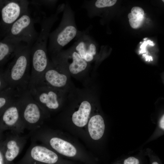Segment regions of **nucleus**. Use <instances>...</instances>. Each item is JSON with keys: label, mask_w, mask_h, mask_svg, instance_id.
<instances>
[{"label": "nucleus", "mask_w": 164, "mask_h": 164, "mask_svg": "<svg viewBox=\"0 0 164 164\" xmlns=\"http://www.w3.org/2000/svg\"><path fill=\"white\" fill-rule=\"evenodd\" d=\"M79 105L78 110L72 114L73 123L79 127H83L87 124L92 110L91 100L93 99L90 87L82 89L77 88Z\"/></svg>", "instance_id": "nucleus-9"}, {"label": "nucleus", "mask_w": 164, "mask_h": 164, "mask_svg": "<svg viewBox=\"0 0 164 164\" xmlns=\"http://www.w3.org/2000/svg\"><path fill=\"white\" fill-rule=\"evenodd\" d=\"M6 42H0V63L9 57H13L18 51L27 45L22 42L8 38Z\"/></svg>", "instance_id": "nucleus-14"}, {"label": "nucleus", "mask_w": 164, "mask_h": 164, "mask_svg": "<svg viewBox=\"0 0 164 164\" xmlns=\"http://www.w3.org/2000/svg\"><path fill=\"white\" fill-rule=\"evenodd\" d=\"M160 126L162 129H164V116H162L160 120L159 123Z\"/></svg>", "instance_id": "nucleus-23"}, {"label": "nucleus", "mask_w": 164, "mask_h": 164, "mask_svg": "<svg viewBox=\"0 0 164 164\" xmlns=\"http://www.w3.org/2000/svg\"><path fill=\"white\" fill-rule=\"evenodd\" d=\"M79 38L73 47L80 56L90 64L96 54L95 45L87 35H83Z\"/></svg>", "instance_id": "nucleus-13"}, {"label": "nucleus", "mask_w": 164, "mask_h": 164, "mask_svg": "<svg viewBox=\"0 0 164 164\" xmlns=\"http://www.w3.org/2000/svg\"><path fill=\"white\" fill-rule=\"evenodd\" d=\"M30 47L26 46L15 54L8 68L3 72L9 87L19 93L28 89L31 69Z\"/></svg>", "instance_id": "nucleus-1"}, {"label": "nucleus", "mask_w": 164, "mask_h": 164, "mask_svg": "<svg viewBox=\"0 0 164 164\" xmlns=\"http://www.w3.org/2000/svg\"><path fill=\"white\" fill-rule=\"evenodd\" d=\"M19 96L6 108L0 117V129L3 132L10 130L12 132L20 134L25 129L20 112Z\"/></svg>", "instance_id": "nucleus-8"}, {"label": "nucleus", "mask_w": 164, "mask_h": 164, "mask_svg": "<svg viewBox=\"0 0 164 164\" xmlns=\"http://www.w3.org/2000/svg\"></svg>", "instance_id": "nucleus-26"}, {"label": "nucleus", "mask_w": 164, "mask_h": 164, "mask_svg": "<svg viewBox=\"0 0 164 164\" xmlns=\"http://www.w3.org/2000/svg\"><path fill=\"white\" fill-rule=\"evenodd\" d=\"M3 132L0 129V142L2 140V137Z\"/></svg>", "instance_id": "nucleus-24"}, {"label": "nucleus", "mask_w": 164, "mask_h": 164, "mask_svg": "<svg viewBox=\"0 0 164 164\" xmlns=\"http://www.w3.org/2000/svg\"><path fill=\"white\" fill-rule=\"evenodd\" d=\"M105 129L104 119L100 115L96 114L90 119L88 124V130L91 137L97 140L103 135Z\"/></svg>", "instance_id": "nucleus-16"}, {"label": "nucleus", "mask_w": 164, "mask_h": 164, "mask_svg": "<svg viewBox=\"0 0 164 164\" xmlns=\"http://www.w3.org/2000/svg\"><path fill=\"white\" fill-rule=\"evenodd\" d=\"M9 87L3 73H0V92Z\"/></svg>", "instance_id": "nucleus-20"}, {"label": "nucleus", "mask_w": 164, "mask_h": 164, "mask_svg": "<svg viewBox=\"0 0 164 164\" xmlns=\"http://www.w3.org/2000/svg\"><path fill=\"white\" fill-rule=\"evenodd\" d=\"M116 2V0H97L94 3V5L98 8L109 7L114 5Z\"/></svg>", "instance_id": "nucleus-19"}, {"label": "nucleus", "mask_w": 164, "mask_h": 164, "mask_svg": "<svg viewBox=\"0 0 164 164\" xmlns=\"http://www.w3.org/2000/svg\"><path fill=\"white\" fill-rule=\"evenodd\" d=\"M29 134L21 136L12 132L3 140V149L6 163L12 161L22 151L26 144Z\"/></svg>", "instance_id": "nucleus-11"}, {"label": "nucleus", "mask_w": 164, "mask_h": 164, "mask_svg": "<svg viewBox=\"0 0 164 164\" xmlns=\"http://www.w3.org/2000/svg\"><path fill=\"white\" fill-rule=\"evenodd\" d=\"M144 12L143 9L138 6L133 7L131 12L128 15L131 26L133 29H137L142 24L144 19Z\"/></svg>", "instance_id": "nucleus-18"}, {"label": "nucleus", "mask_w": 164, "mask_h": 164, "mask_svg": "<svg viewBox=\"0 0 164 164\" xmlns=\"http://www.w3.org/2000/svg\"><path fill=\"white\" fill-rule=\"evenodd\" d=\"M9 30L8 39L24 43L30 47L39 35L28 10L12 25Z\"/></svg>", "instance_id": "nucleus-7"}, {"label": "nucleus", "mask_w": 164, "mask_h": 164, "mask_svg": "<svg viewBox=\"0 0 164 164\" xmlns=\"http://www.w3.org/2000/svg\"><path fill=\"white\" fill-rule=\"evenodd\" d=\"M40 84L68 93L75 88L69 73L60 64L53 60L50 62L38 84Z\"/></svg>", "instance_id": "nucleus-6"}, {"label": "nucleus", "mask_w": 164, "mask_h": 164, "mask_svg": "<svg viewBox=\"0 0 164 164\" xmlns=\"http://www.w3.org/2000/svg\"><path fill=\"white\" fill-rule=\"evenodd\" d=\"M50 138L48 140V143L57 152L68 157H73L76 155L77 150L70 143L56 137Z\"/></svg>", "instance_id": "nucleus-15"}, {"label": "nucleus", "mask_w": 164, "mask_h": 164, "mask_svg": "<svg viewBox=\"0 0 164 164\" xmlns=\"http://www.w3.org/2000/svg\"><path fill=\"white\" fill-rule=\"evenodd\" d=\"M51 56L52 60L60 64L70 76L77 79L85 77L89 71L90 64L80 56L73 46Z\"/></svg>", "instance_id": "nucleus-5"}, {"label": "nucleus", "mask_w": 164, "mask_h": 164, "mask_svg": "<svg viewBox=\"0 0 164 164\" xmlns=\"http://www.w3.org/2000/svg\"><path fill=\"white\" fill-rule=\"evenodd\" d=\"M3 140L0 142V164H6L3 149Z\"/></svg>", "instance_id": "nucleus-21"}, {"label": "nucleus", "mask_w": 164, "mask_h": 164, "mask_svg": "<svg viewBox=\"0 0 164 164\" xmlns=\"http://www.w3.org/2000/svg\"><path fill=\"white\" fill-rule=\"evenodd\" d=\"M124 164H139V161L135 157H130L125 160Z\"/></svg>", "instance_id": "nucleus-22"}, {"label": "nucleus", "mask_w": 164, "mask_h": 164, "mask_svg": "<svg viewBox=\"0 0 164 164\" xmlns=\"http://www.w3.org/2000/svg\"><path fill=\"white\" fill-rule=\"evenodd\" d=\"M77 33L73 13L67 4L65 6L60 25L49 35L48 50L51 55L61 51L62 49L77 35Z\"/></svg>", "instance_id": "nucleus-2"}, {"label": "nucleus", "mask_w": 164, "mask_h": 164, "mask_svg": "<svg viewBox=\"0 0 164 164\" xmlns=\"http://www.w3.org/2000/svg\"><path fill=\"white\" fill-rule=\"evenodd\" d=\"M19 94L10 87L0 92V117L6 108L17 98Z\"/></svg>", "instance_id": "nucleus-17"}, {"label": "nucleus", "mask_w": 164, "mask_h": 164, "mask_svg": "<svg viewBox=\"0 0 164 164\" xmlns=\"http://www.w3.org/2000/svg\"><path fill=\"white\" fill-rule=\"evenodd\" d=\"M152 164H159L158 162H152Z\"/></svg>", "instance_id": "nucleus-25"}, {"label": "nucleus", "mask_w": 164, "mask_h": 164, "mask_svg": "<svg viewBox=\"0 0 164 164\" xmlns=\"http://www.w3.org/2000/svg\"><path fill=\"white\" fill-rule=\"evenodd\" d=\"M18 100L25 128L32 131L40 128L47 112L35 101L28 89L19 93Z\"/></svg>", "instance_id": "nucleus-3"}, {"label": "nucleus", "mask_w": 164, "mask_h": 164, "mask_svg": "<svg viewBox=\"0 0 164 164\" xmlns=\"http://www.w3.org/2000/svg\"><path fill=\"white\" fill-rule=\"evenodd\" d=\"M29 3L27 0H13L5 5L1 11L3 22L8 25L9 29L12 25L28 10Z\"/></svg>", "instance_id": "nucleus-12"}, {"label": "nucleus", "mask_w": 164, "mask_h": 164, "mask_svg": "<svg viewBox=\"0 0 164 164\" xmlns=\"http://www.w3.org/2000/svg\"><path fill=\"white\" fill-rule=\"evenodd\" d=\"M28 90L35 101L47 113L56 111L67 100L68 93L40 84Z\"/></svg>", "instance_id": "nucleus-4"}, {"label": "nucleus", "mask_w": 164, "mask_h": 164, "mask_svg": "<svg viewBox=\"0 0 164 164\" xmlns=\"http://www.w3.org/2000/svg\"><path fill=\"white\" fill-rule=\"evenodd\" d=\"M31 141L25 158L31 159L34 162L33 163V164H54L57 162L58 157L54 152L45 146L38 144L36 142Z\"/></svg>", "instance_id": "nucleus-10"}]
</instances>
